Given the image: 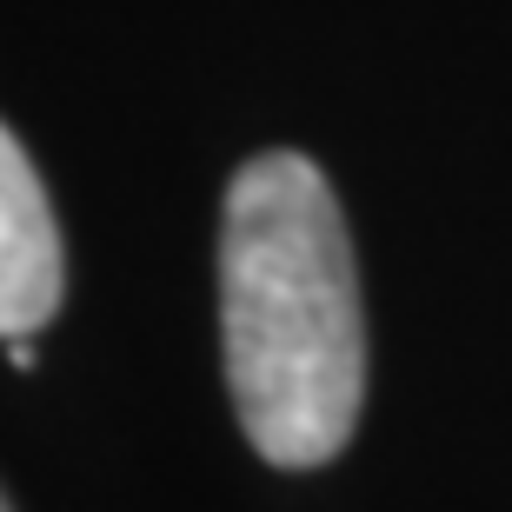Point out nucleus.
Here are the masks:
<instances>
[{
  "label": "nucleus",
  "instance_id": "f257e3e1",
  "mask_svg": "<svg viewBox=\"0 0 512 512\" xmlns=\"http://www.w3.org/2000/svg\"><path fill=\"white\" fill-rule=\"evenodd\" d=\"M220 333L233 413L266 466L346 453L366 399V313L340 200L306 153H253L233 173Z\"/></svg>",
  "mask_w": 512,
  "mask_h": 512
},
{
  "label": "nucleus",
  "instance_id": "7ed1b4c3",
  "mask_svg": "<svg viewBox=\"0 0 512 512\" xmlns=\"http://www.w3.org/2000/svg\"><path fill=\"white\" fill-rule=\"evenodd\" d=\"M7 512H14V506H7Z\"/></svg>",
  "mask_w": 512,
  "mask_h": 512
},
{
  "label": "nucleus",
  "instance_id": "f03ea898",
  "mask_svg": "<svg viewBox=\"0 0 512 512\" xmlns=\"http://www.w3.org/2000/svg\"><path fill=\"white\" fill-rule=\"evenodd\" d=\"M60 293H67L60 220L20 133H0V333L34 340L60 313Z\"/></svg>",
  "mask_w": 512,
  "mask_h": 512
}]
</instances>
